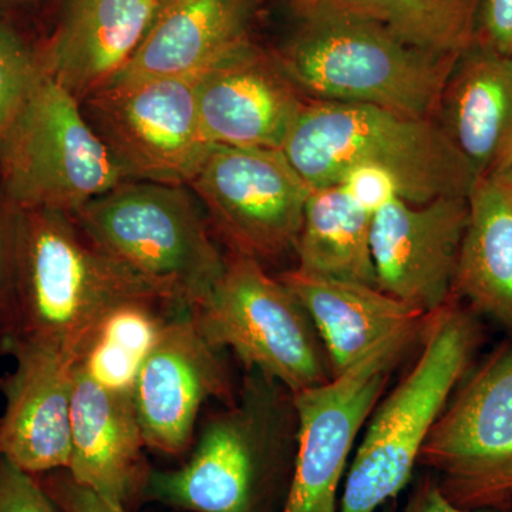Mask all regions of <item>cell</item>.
I'll use <instances>...</instances> for the list:
<instances>
[{
  "mask_svg": "<svg viewBox=\"0 0 512 512\" xmlns=\"http://www.w3.org/2000/svg\"><path fill=\"white\" fill-rule=\"evenodd\" d=\"M0 512H62L39 478L0 456Z\"/></svg>",
  "mask_w": 512,
  "mask_h": 512,
  "instance_id": "27",
  "label": "cell"
},
{
  "mask_svg": "<svg viewBox=\"0 0 512 512\" xmlns=\"http://www.w3.org/2000/svg\"><path fill=\"white\" fill-rule=\"evenodd\" d=\"M180 311L184 308L161 301L120 306L101 323L76 367L109 389L133 393L144 359Z\"/></svg>",
  "mask_w": 512,
  "mask_h": 512,
  "instance_id": "24",
  "label": "cell"
},
{
  "mask_svg": "<svg viewBox=\"0 0 512 512\" xmlns=\"http://www.w3.org/2000/svg\"><path fill=\"white\" fill-rule=\"evenodd\" d=\"M39 74V59L10 30L0 26V138Z\"/></svg>",
  "mask_w": 512,
  "mask_h": 512,
  "instance_id": "26",
  "label": "cell"
},
{
  "mask_svg": "<svg viewBox=\"0 0 512 512\" xmlns=\"http://www.w3.org/2000/svg\"><path fill=\"white\" fill-rule=\"evenodd\" d=\"M467 200L453 293L512 336V184L503 174L485 175Z\"/></svg>",
  "mask_w": 512,
  "mask_h": 512,
  "instance_id": "22",
  "label": "cell"
},
{
  "mask_svg": "<svg viewBox=\"0 0 512 512\" xmlns=\"http://www.w3.org/2000/svg\"><path fill=\"white\" fill-rule=\"evenodd\" d=\"M0 175L16 210L66 214L127 181L80 101L42 70L0 138Z\"/></svg>",
  "mask_w": 512,
  "mask_h": 512,
  "instance_id": "7",
  "label": "cell"
},
{
  "mask_svg": "<svg viewBox=\"0 0 512 512\" xmlns=\"http://www.w3.org/2000/svg\"><path fill=\"white\" fill-rule=\"evenodd\" d=\"M232 254L293 249L312 188L279 148L215 146L190 184Z\"/></svg>",
  "mask_w": 512,
  "mask_h": 512,
  "instance_id": "12",
  "label": "cell"
},
{
  "mask_svg": "<svg viewBox=\"0 0 512 512\" xmlns=\"http://www.w3.org/2000/svg\"><path fill=\"white\" fill-rule=\"evenodd\" d=\"M474 43L512 57V0H481Z\"/></svg>",
  "mask_w": 512,
  "mask_h": 512,
  "instance_id": "30",
  "label": "cell"
},
{
  "mask_svg": "<svg viewBox=\"0 0 512 512\" xmlns=\"http://www.w3.org/2000/svg\"><path fill=\"white\" fill-rule=\"evenodd\" d=\"M375 20L409 45L458 56L474 43L481 0H333Z\"/></svg>",
  "mask_w": 512,
  "mask_h": 512,
  "instance_id": "25",
  "label": "cell"
},
{
  "mask_svg": "<svg viewBox=\"0 0 512 512\" xmlns=\"http://www.w3.org/2000/svg\"><path fill=\"white\" fill-rule=\"evenodd\" d=\"M436 120L477 178L504 173L512 164V57L468 47L448 76Z\"/></svg>",
  "mask_w": 512,
  "mask_h": 512,
  "instance_id": "20",
  "label": "cell"
},
{
  "mask_svg": "<svg viewBox=\"0 0 512 512\" xmlns=\"http://www.w3.org/2000/svg\"><path fill=\"white\" fill-rule=\"evenodd\" d=\"M420 339L416 363L369 417L346 476L340 512H376L410 483L421 447L467 373L480 332L454 296L427 315Z\"/></svg>",
  "mask_w": 512,
  "mask_h": 512,
  "instance_id": "5",
  "label": "cell"
},
{
  "mask_svg": "<svg viewBox=\"0 0 512 512\" xmlns=\"http://www.w3.org/2000/svg\"><path fill=\"white\" fill-rule=\"evenodd\" d=\"M195 322L215 348L229 349L247 370H258L292 394L332 379L318 332L291 289L258 259L232 254Z\"/></svg>",
  "mask_w": 512,
  "mask_h": 512,
  "instance_id": "8",
  "label": "cell"
},
{
  "mask_svg": "<svg viewBox=\"0 0 512 512\" xmlns=\"http://www.w3.org/2000/svg\"><path fill=\"white\" fill-rule=\"evenodd\" d=\"M97 247L192 309L224 275L201 208L185 185L127 180L74 212Z\"/></svg>",
  "mask_w": 512,
  "mask_h": 512,
  "instance_id": "6",
  "label": "cell"
},
{
  "mask_svg": "<svg viewBox=\"0 0 512 512\" xmlns=\"http://www.w3.org/2000/svg\"><path fill=\"white\" fill-rule=\"evenodd\" d=\"M312 320L328 355L332 375L359 362L379 343L423 325L427 315L376 286L305 274L279 276Z\"/></svg>",
  "mask_w": 512,
  "mask_h": 512,
  "instance_id": "21",
  "label": "cell"
},
{
  "mask_svg": "<svg viewBox=\"0 0 512 512\" xmlns=\"http://www.w3.org/2000/svg\"><path fill=\"white\" fill-rule=\"evenodd\" d=\"M36 477L62 512H131L123 505L111 503L77 484L67 470H56Z\"/></svg>",
  "mask_w": 512,
  "mask_h": 512,
  "instance_id": "29",
  "label": "cell"
},
{
  "mask_svg": "<svg viewBox=\"0 0 512 512\" xmlns=\"http://www.w3.org/2000/svg\"><path fill=\"white\" fill-rule=\"evenodd\" d=\"M424 323L379 343L329 382L293 394L298 447L281 512H336L340 483L357 436L394 369L420 338Z\"/></svg>",
  "mask_w": 512,
  "mask_h": 512,
  "instance_id": "10",
  "label": "cell"
},
{
  "mask_svg": "<svg viewBox=\"0 0 512 512\" xmlns=\"http://www.w3.org/2000/svg\"><path fill=\"white\" fill-rule=\"evenodd\" d=\"M13 258H15V220L6 224L0 217V336L8 325L12 302Z\"/></svg>",
  "mask_w": 512,
  "mask_h": 512,
  "instance_id": "31",
  "label": "cell"
},
{
  "mask_svg": "<svg viewBox=\"0 0 512 512\" xmlns=\"http://www.w3.org/2000/svg\"><path fill=\"white\" fill-rule=\"evenodd\" d=\"M198 74L104 86L80 103L127 180L190 185L200 173L215 146L198 119Z\"/></svg>",
  "mask_w": 512,
  "mask_h": 512,
  "instance_id": "11",
  "label": "cell"
},
{
  "mask_svg": "<svg viewBox=\"0 0 512 512\" xmlns=\"http://www.w3.org/2000/svg\"><path fill=\"white\" fill-rule=\"evenodd\" d=\"M158 2H163V0H158Z\"/></svg>",
  "mask_w": 512,
  "mask_h": 512,
  "instance_id": "35",
  "label": "cell"
},
{
  "mask_svg": "<svg viewBox=\"0 0 512 512\" xmlns=\"http://www.w3.org/2000/svg\"><path fill=\"white\" fill-rule=\"evenodd\" d=\"M281 150L312 190L340 184L359 165L389 171L413 204L467 197L477 181L437 120L370 104L306 101Z\"/></svg>",
  "mask_w": 512,
  "mask_h": 512,
  "instance_id": "4",
  "label": "cell"
},
{
  "mask_svg": "<svg viewBox=\"0 0 512 512\" xmlns=\"http://www.w3.org/2000/svg\"><path fill=\"white\" fill-rule=\"evenodd\" d=\"M146 447L133 393L109 389L76 367L70 477L130 510L134 501L143 500L153 470Z\"/></svg>",
  "mask_w": 512,
  "mask_h": 512,
  "instance_id": "17",
  "label": "cell"
},
{
  "mask_svg": "<svg viewBox=\"0 0 512 512\" xmlns=\"http://www.w3.org/2000/svg\"><path fill=\"white\" fill-rule=\"evenodd\" d=\"M296 447L293 394L258 370H247L227 409L205 421L187 463L151 470L143 500L191 512L282 510Z\"/></svg>",
  "mask_w": 512,
  "mask_h": 512,
  "instance_id": "2",
  "label": "cell"
},
{
  "mask_svg": "<svg viewBox=\"0 0 512 512\" xmlns=\"http://www.w3.org/2000/svg\"><path fill=\"white\" fill-rule=\"evenodd\" d=\"M467 221V197L387 202L373 214L370 232L377 288L424 315L439 311L454 298Z\"/></svg>",
  "mask_w": 512,
  "mask_h": 512,
  "instance_id": "14",
  "label": "cell"
},
{
  "mask_svg": "<svg viewBox=\"0 0 512 512\" xmlns=\"http://www.w3.org/2000/svg\"><path fill=\"white\" fill-rule=\"evenodd\" d=\"M349 197L360 208L375 214L387 202L400 197L399 184L389 171L376 165H359L352 168L340 181Z\"/></svg>",
  "mask_w": 512,
  "mask_h": 512,
  "instance_id": "28",
  "label": "cell"
},
{
  "mask_svg": "<svg viewBox=\"0 0 512 512\" xmlns=\"http://www.w3.org/2000/svg\"><path fill=\"white\" fill-rule=\"evenodd\" d=\"M404 512H490V511H470L463 510L444 497L441 493L436 478L427 477L426 480L420 481L414 488L413 494L410 495L409 503L406 505Z\"/></svg>",
  "mask_w": 512,
  "mask_h": 512,
  "instance_id": "32",
  "label": "cell"
},
{
  "mask_svg": "<svg viewBox=\"0 0 512 512\" xmlns=\"http://www.w3.org/2000/svg\"><path fill=\"white\" fill-rule=\"evenodd\" d=\"M12 372L0 377L5 409L0 456L32 476L67 470L72 458L76 365L53 353L16 349Z\"/></svg>",
  "mask_w": 512,
  "mask_h": 512,
  "instance_id": "16",
  "label": "cell"
},
{
  "mask_svg": "<svg viewBox=\"0 0 512 512\" xmlns=\"http://www.w3.org/2000/svg\"><path fill=\"white\" fill-rule=\"evenodd\" d=\"M259 0H163L126 66L106 86L192 76L247 45Z\"/></svg>",
  "mask_w": 512,
  "mask_h": 512,
  "instance_id": "19",
  "label": "cell"
},
{
  "mask_svg": "<svg viewBox=\"0 0 512 512\" xmlns=\"http://www.w3.org/2000/svg\"><path fill=\"white\" fill-rule=\"evenodd\" d=\"M136 301L180 306L97 247L72 214L18 211L12 302L0 353L42 350L77 365L104 319Z\"/></svg>",
  "mask_w": 512,
  "mask_h": 512,
  "instance_id": "1",
  "label": "cell"
},
{
  "mask_svg": "<svg viewBox=\"0 0 512 512\" xmlns=\"http://www.w3.org/2000/svg\"><path fill=\"white\" fill-rule=\"evenodd\" d=\"M372 217L340 184L312 190L293 245L298 256L295 269L377 288L370 245Z\"/></svg>",
  "mask_w": 512,
  "mask_h": 512,
  "instance_id": "23",
  "label": "cell"
},
{
  "mask_svg": "<svg viewBox=\"0 0 512 512\" xmlns=\"http://www.w3.org/2000/svg\"><path fill=\"white\" fill-rule=\"evenodd\" d=\"M450 503L512 508V345L500 346L448 400L419 457Z\"/></svg>",
  "mask_w": 512,
  "mask_h": 512,
  "instance_id": "9",
  "label": "cell"
},
{
  "mask_svg": "<svg viewBox=\"0 0 512 512\" xmlns=\"http://www.w3.org/2000/svg\"><path fill=\"white\" fill-rule=\"evenodd\" d=\"M276 55L309 100L370 104L436 120L441 93L458 56L403 42L375 20L319 0Z\"/></svg>",
  "mask_w": 512,
  "mask_h": 512,
  "instance_id": "3",
  "label": "cell"
},
{
  "mask_svg": "<svg viewBox=\"0 0 512 512\" xmlns=\"http://www.w3.org/2000/svg\"><path fill=\"white\" fill-rule=\"evenodd\" d=\"M158 0H63L39 59L42 73L80 103L123 69L146 36Z\"/></svg>",
  "mask_w": 512,
  "mask_h": 512,
  "instance_id": "18",
  "label": "cell"
},
{
  "mask_svg": "<svg viewBox=\"0 0 512 512\" xmlns=\"http://www.w3.org/2000/svg\"><path fill=\"white\" fill-rule=\"evenodd\" d=\"M221 353L202 335L192 309L175 313L165 325L133 389L148 448L180 456L191 446L204 403L235 399Z\"/></svg>",
  "mask_w": 512,
  "mask_h": 512,
  "instance_id": "13",
  "label": "cell"
},
{
  "mask_svg": "<svg viewBox=\"0 0 512 512\" xmlns=\"http://www.w3.org/2000/svg\"><path fill=\"white\" fill-rule=\"evenodd\" d=\"M501 174L505 175V177L508 178V181L512 184V164L504 171V173Z\"/></svg>",
  "mask_w": 512,
  "mask_h": 512,
  "instance_id": "34",
  "label": "cell"
},
{
  "mask_svg": "<svg viewBox=\"0 0 512 512\" xmlns=\"http://www.w3.org/2000/svg\"><path fill=\"white\" fill-rule=\"evenodd\" d=\"M293 6H295L296 12L302 13L305 12L306 9L312 8L315 3H318L319 0H292Z\"/></svg>",
  "mask_w": 512,
  "mask_h": 512,
  "instance_id": "33",
  "label": "cell"
},
{
  "mask_svg": "<svg viewBox=\"0 0 512 512\" xmlns=\"http://www.w3.org/2000/svg\"><path fill=\"white\" fill-rule=\"evenodd\" d=\"M195 97L212 146L279 150L308 101L278 57L252 42L198 74Z\"/></svg>",
  "mask_w": 512,
  "mask_h": 512,
  "instance_id": "15",
  "label": "cell"
}]
</instances>
